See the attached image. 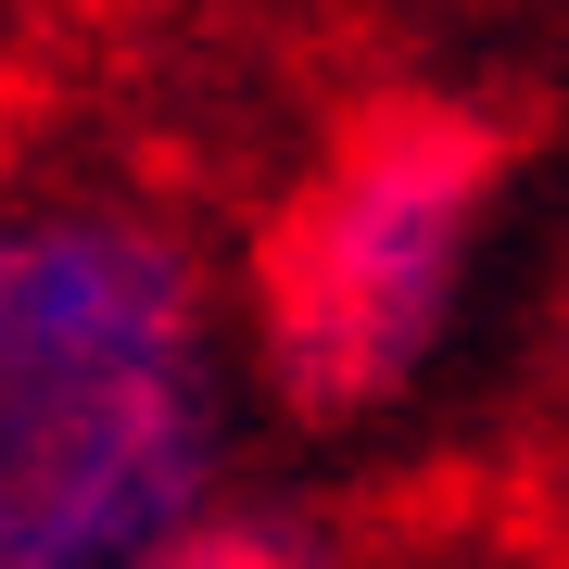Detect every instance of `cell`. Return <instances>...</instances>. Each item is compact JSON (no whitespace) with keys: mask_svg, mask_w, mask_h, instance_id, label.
I'll return each instance as SVG.
<instances>
[{"mask_svg":"<svg viewBox=\"0 0 569 569\" xmlns=\"http://www.w3.org/2000/svg\"><path fill=\"white\" fill-rule=\"evenodd\" d=\"M241 329L190 216L102 164H0V569H127L228 493Z\"/></svg>","mask_w":569,"mask_h":569,"instance_id":"1","label":"cell"},{"mask_svg":"<svg viewBox=\"0 0 569 569\" xmlns=\"http://www.w3.org/2000/svg\"><path fill=\"white\" fill-rule=\"evenodd\" d=\"M531 127L507 102H456V89H406L329 127V152L279 190L241 266V367L279 418L355 430L392 418L430 380L456 329V291L493 241Z\"/></svg>","mask_w":569,"mask_h":569,"instance_id":"2","label":"cell"},{"mask_svg":"<svg viewBox=\"0 0 569 569\" xmlns=\"http://www.w3.org/2000/svg\"><path fill=\"white\" fill-rule=\"evenodd\" d=\"M127 569H355V531L305 507V493H241L228 481L216 507H190L178 531H152Z\"/></svg>","mask_w":569,"mask_h":569,"instance_id":"3","label":"cell"}]
</instances>
